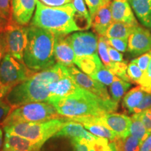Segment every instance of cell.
I'll list each match as a JSON object with an SVG mask.
<instances>
[{"label":"cell","mask_w":151,"mask_h":151,"mask_svg":"<svg viewBox=\"0 0 151 151\" xmlns=\"http://www.w3.org/2000/svg\"><path fill=\"white\" fill-rule=\"evenodd\" d=\"M68 75L67 67L57 63L46 70L35 72L27 80L14 87L6 96L5 101L13 109L32 102H48L50 84Z\"/></svg>","instance_id":"obj_1"},{"label":"cell","mask_w":151,"mask_h":151,"mask_svg":"<svg viewBox=\"0 0 151 151\" xmlns=\"http://www.w3.org/2000/svg\"><path fill=\"white\" fill-rule=\"evenodd\" d=\"M58 113L67 118L83 116H101L118 109V103L101 99L84 88L78 87L73 93L51 103Z\"/></svg>","instance_id":"obj_2"},{"label":"cell","mask_w":151,"mask_h":151,"mask_svg":"<svg viewBox=\"0 0 151 151\" xmlns=\"http://www.w3.org/2000/svg\"><path fill=\"white\" fill-rule=\"evenodd\" d=\"M55 35L30 24L27 26V41L23 60L29 69L38 72L55 65L54 44Z\"/></svg>","instance_id":"obj_3"},{"label":"cell","mask_w":151,"mask_h":151,"mask_svg":"<svg viewBox=\"0 0 151 151\" xmlns=\"http://www.w3.org/2000/svg\"><path fill=\"white\" fill-rule=\"evenodd\" d=\"M75 14L73 2L60 6H50L39 0L31 24L54 35H69L79 30L75 22Z\"/></svg>","instance_id":"obj_4"},{"label":"cell","mask_w":151,"mask_h":151,"mask_svg":"<svg viewBox=\"0 0 151 151\" xmlns=\"http://www.w3.org/2000/svg\"><path fill=\"white\" fill-rule=\"evenodd\" d=\"M68 122L65 117L46 122H20L4 127L5 133L18 135L34 143L44 144Z\"/></svg>","instance_id":"obj_5"},{"label":"cell","mask_w":151,"mask_h":151,"mask_svg":"<svg viewBox=\"0 0 151 151\" xmlns=\"http://www.w3.org/2000/svg\"><path fill=\"white\" fill-rule=\"evenodd\" d=\"M62 118L51 104L39 101L13 109L1 124L4 127L20 122H46Z\"/></svg>","instance_id":"obj_6"},{"label":"cell","mask_w":151,"mask_h":151,"mask_svg":"<svg viewBox=\"0 0 151 151\" xmlns=\"http://www.w3.org/2000/svg\"><path fill=\"white\" fill-rule=\"evenodd\" d=\"M36 71L29 69L23 61L16 59L6 53L0 63V81L11 90L35 74Z\"/></svg>","instance_id":"obj_7"},{"label":"cell","mask_w":151,"mask_h":151,"mask_svg":"<svg viewBox=\"0 0 151 151\" xmlns=\"http://www.w3.org/2000/svg\"><path fill=\"white\" fill-rule=\"evenodd\" d=\"M109 143V139L94 143L78 138L53 136L43 145L40 151H101Z\"/></svg>","instance_id":"obj_8"},{"label":"cell","mask_w":151,"mask_h":151,"mask_svg":"<svg viewBox=\"0 0 151 151\" xmlns=\"http://www.w3.org/2000/svg\"><path fill=\"white\" fill-rule=\"evenodd\" d=\"M6 42L7 53L23 61V55L27 41V26L17 24L12 20L4 31Z\"/></svg>","instance_id":"obj_9"},{"label":"cell","mask_w":151,"mask_h":151,"mask_svg":"<svg viewBox=\"0 0 151 151\" xmlns=\"http://www.w3.org/2000/svg\"><path fill=\"white\" fill-rule=\"evenodd\" d=\"M92 121L104 124L106 127L116 134L118 138H125L129 136L131 125V117L116 113H106L101 116H88Z\"/></svg>","instance_id":"obj_10"},{"label":"cell","mask_w":151,"mask_h":151,"mask_svg":"<svg viewBox=\"0 0 151 151\" xmlns=\"http://www.w3.org/2000/svg\"><path fill=\"white\" fill-rule=\"evenodd\" d=\"M76 58L97 53L98 37L91 32H76L69 35Z\"/></svg>","instance_id":"obj_11"},{"label":"cell","mask_w":151,"mask_h":151,"mask_svg":"<svg viewBox=\"0 0 151 151\" xmlns=\"http://www.w3.org/2000/svg\"><path fill=\"white\" fill-rule=\"evenodd\" d=\"M67 69L69 76L79 87L92 92L103 99H111L104 85L92 79L86 73L81 72L74 65L67 67Z\"/></svg>","instance_id":"obj_12"},{"label":"cell","mask_w":151,"mask_h":151,"mask_svg":"<svg viewBox=\"0 0 151 151\" xmlns=\"http://www.w3.org/2000/svg\"><path fill=\"white\" fill-rule=\"evenodd\" d=\"M127 50L134 56L150 51L151 34L149 30L141 26H137L128 38Z\"/></svg>","instance_id":"obj_13"},{"label":"cell","mask_w":151,"mask_h":151,"mask_svg":"<svg viewBox=\"0 0 151 151\" xmlns=\"http://www.w3.org/2000/svg\"><path fill=\"white\" fill-rule=\"evenodd\" d=\"M54 54L57 63L66 67L74 65L75 53L69 40V35H55Z\"/></svg>","instance_id":"obj_14"},{"label":"cell","mask_w":151,"mask_h":151,"mask_svg":"<svg viewBox=\"0 0 151 151\" xmlns=\"http://www.w3.org/2000/svg\"><path fill=\"white\" fill-rule=\"evenodd\" d=\"M39 0H12V20L17 24L27 26L29 23Z\"/></svg>","instance_id":"obj_15"},{"label":"cell","mask_w":151,"mask_h":151,"mask_svg":"<svg viewBox=\"0 0 151 151\" xmlns=\"http://www.w3.org/2000/svg\"><path fill=\"white\" fill-rule=\"evenodd\" d=\"M54 136H62V137L78 138V139H86L88 141L94 143L102 142L107 139L98 137L92 134L90 132L85 129L82 124L74 121H68L65 126Z\"/></svg>","instance_id":"obj_16"},{"label":"cell","mask_w":151,"mask_h":151,"mask_svg":"<svg viewBox=\"0 0 151 151\" xmlns=\"http://www.w3.org/2000/svg\"><path fill=\"white\" fill-rule=\"evenodd\" d=\"M111 1H107L101 6L91 18V27L98 36H105L107 29L113 22L111 9Z\"/></svg>","instance_id":"obj_17"},{"label":"cell","mask_w":151,"mask_h":151,"mask_svg":"<svg viewBox=\"0 0 151 151\" xmlns=\"http://www.w3.org/2000/svg\"><path fill=\"white\" fill-rule=\"evenodd\" d=\"M78 87L69 74L59 81L51 83L49 86L50 97L48 103L51 104L55 100L62 99L73 93L78 90Z\"/></svg>","instance_id":"obj_18"},{"label":"cell","mask_w":151,"mask_h":151,"mask_svg":"<svg viewBox=\"0 0 151 151\" xmlns=\"http://www.w3.org/2000/svg\"><path fill=\"white\" fill-rule=\"evenodd\" d=\"M43 145L18 135L5 133L3 149L5 151H40Z\"/></svg>","instance_id":"obj_19"},{"label":"cell","mask_w":151,"mask_h":151,"mask_svg":"<svg viewBox=\"0 0 151 151\" xmlns=\"http://www.w3.org/2000/svg\"><path fill=\"white\" fill-rule=\"evenodd\" d=\"M111 9L113 21L139 25L129 0H112Z\"/></svg>","instance_id":"obj_20"},{"label":"cell","mask_w":151,"mask_h":151,"mask_svg":"<svg viewBox=\"0 0 151 151\" xmlns=\"http://www.w3.org/2000/svg\"><path fill=\"white\" fill-rule=\"evenodd\" d=\"M66 119L68 121H74L82 124L83 127L86 129H88L90 133L98 137L105 138L111 141H114L118 138L116 134L114 133L109 128L106 127L104 124L92 121L88 116L78 117V118H66Z\"/></svg>","instance_id":"obj_21"},{"label":"cell","mask_w":151,"mask_h":151,"mask_svg":"<svg viewBox=\"0 0 151 151\" xmlns=\"http://www.w3.org/2000/svg\"><path fill=\"white\" fill-rule=\"evenodd\" d=\"M129 2L141 24L150 28L151 0H129Z\"/></svg>","instance_id":"obj_22"},{"label":"cell","mask_w":151,"mask_h":151,"mask_svg":"<svg viewBox=\"0 0 151 151\" xmlns=\"http://www.w3.org/2000/svg\"><path fill=\"white\" fill-rule=\"evenodd\" d=\"M74 64L78 66L83 73L90 76L97 72L103 66L97 53L80 58L75 57Z\"/></svg>","instance_id":"obj_23"},{"label":"cell","mask_w":151,"mask_h":151,"mask_svg":"<svg viewBox=\"0 0 151 151\" xmlns=\"http://www.w3.org/2000/svg\"><path fill=\"white\" fill-rule=\"evenodd\" d=\"M76 9L75 22L79 30L88 29L92 25V19L90 13L86 9L84 0H73Z\"/></svg>","instance_id":"obj_24"},{"label":"cell","mask_w":151,"mask_h":151,"mask_svg":"<svg viewBox=\"0 0 151 151\" xmlns=\"http://www.w3.org/2000/svg\"><path fill=\"white\" fill-rule=\"evenodd\" d=\"M138 25L125 23L123 22L113 21L107 29L105 37L109 38H116L128 40L129 35Z\"/></svg>","instance_id":"obj_25"},{"label":"cell","mask_w":151,"mask_h":151,"mask_svg":"<svg viewBox=\"0 0 151 151\" xmlns=\"http://www.w3.org/2000/svg\"><path fill=\"white\" fill-rule=\"evenodd\" d=\"M146 92L140 86L135 87L129 90L122 99V107L128 113H133V111L144 97Z\"/></svg>","instance_id":"obj_26"},{"label":"cell","mask_w":151,"mask_h":151,"mask_svg":"<svg viewBox=\"0 0 151 151\" xmlns=\"http://www.w3.org/2000/svg\"><path fill=\"white\" fill-rule=\"evenodd\" d=\"M113 141L116 151H139L143 143L138 138L130 134L125 138H117Z\"/></svg>","instance_id":"obj_27"},{"label":"cell","mask_w":151,"mask_h":151,"mask_svg":"<svg viewBox=\"0 0 151 151\" xmlns=\"http://www.w3.org/2000/svg\"><path fill=\"white\" fill-rule=\"evenodd\" d=\"M132 122L129 128L130 135L138 138L139 140L143 142L147 137L150 135V132L146 129V127L141 120V119L138 117L137 113H134L131 116Z\"/></svg>","instance_id":"obj_28"},{"label":"cell","mask_w":151,"mask_h":151,"mask_svg":"<svg viewBox=\"0 0 151 151\" xmlns=\"http://www.w3.org/2000/svg\"><path fill=\"white\" fill-rule=\"evenodd\" d=\"M130 87H131V83L129 82L122 80L119 77L116 76V79L110 87V92L111 97H112L111 99L116 102L118 103L122 96L127 91Z\"/></svg>","instance_id":"obj_29"},{"label":"cell","mask_w":151,"mask_h":151,"mask_svg":"<svg viewBox=\"0 0 151 151\" xmlns=\"http://www.w3.org/2000/svg\"><path fill=\"white\" fill-rule=\"evenodd\" d=\"M12 0H0V32H4L6 26L12 21Z\"/></svg>","instance_id":"obj_30"},{"label":"cell","mask_w":151,"mask_h":151,"mask_svg":"<svg viewBox=\"0 0 151 151\" xmlns=\"http://www.w3.org/2000/svg\"><path fill=\"white\" fill-rule=\"evenodd\" d=\"M109 43L107 42V38L105 36H99L98 37L97 50L101 62L107 69L109 70L113 67L114 62L111 61L108 52Z\"/></svg>","instance_id":"obj_31"},{"label":"cell","mask_w":151,"mask_h":151,"mask_svg":"<svg viewBox=\"0 0 151 151\" xmlns=\"http://www.w3.org/2000/svg\"><path fill=\"white\" fill-rule=\"evenodd\" d=\"M90 77L94 80L99 81L104 86H108L113 83L116 78V76H115L112 71L107 69L104 65H103L97 72L90 76Z\"/></svg>","instance_id":"obj_32"},{"label":"cell","mask_w":151,"mask_h":151,"mask_svg":"<svg viewBox=\"0 0 151 151\" xmlns=\"http://www.w3.org/2000/svg\"><path fill=\"white\" fill-rule=\"evenodd\" d=\"M127 73L132 83H137L142 76L143 72L135 62L131 61L127 66Z\"/></svg>","instance_id":"obj_33"},{"label":"cell","mask_w":151,"mask_h":151,"mask_svg":"<svg viewBox=\"0 0 151 151\" xmlns=\"http://www.w3.org/2000/svg\"><path fill=\"white\" fill-rule=\"evenodd\" d=\"M137 84L146 92H151V59L146 71H144Z\"/></svg>","instance_id":"obj_34"},{"label":"cell","mask_w":151,"mask_h":151,"mask_svg":"<svg viewBox=\"0 0 151 151\" xmlns=\"http://www.w3.org/2000/svg\"><path fill=\"white\" fill-rule=\"evenodd\" d=\"M107 38V37H106ZM107 42L109 46L116 49L118 51L124 52L127 48V40L122 39H116V38H107Z\"/></svg>","instance_id":"obj_35"},{"label":"cell","mask_w":151,"mask_h":151,"mask_svg":"<svg viewBox=\"0 0 151 151\" xmlns=\"http://www.w3.org/2000/svg\"><path fill=\"white\" fill-rule=\"evenodd\" d=\"M150 59H151V50L149 52H146V53L143 54L142 55L139 57V58H136V59L132 60V61L135 62V63L139 66V67L143 71V72H144V71H146L147 68L148 67L149 62H150Z\"/></svg>","instance_id":"obj_36"},{"label":"cell","mask_w":151,"mask_h":151,"mask_svg":"<svg viewBox=\"0 0 151 151\" xmlns=\"http://www.w3.org/2000/svg\"><path fill=\"white\" fill-rule=\"evenodd\" d=\"M84 1L89 9V13L92 18L101 6L107 1H112V0H84Z\"/></svg>","instance_id":"obj_37"},{"label":"cell","mask_w":151,"mask_h":151,"mask_svg":"<svg viewBox=\"0 0 151 151\" xmlns=\"http://www.w3.org/2000/svg\"><path fill=\"white\" fill-rule=\"evenodd\" d=\"M150 108H151V92H146L139 104L134 109L133 113H141Z\"/></svg>","instance_id":"obj_38"},{"label":"cell","mask_w":151,"mask_h":151,"mask_svg":"<svg viewBox=\"0 0 151 151\" xmlns=\"http://www.w3.org/2000/svg\"><path fill=\"white\" fill-rule=\"evenodd\" d=\"M137 115L141 119L146 129L151 133V108L137 113Z\"/></svg>","instance_id":"obj_39"},{"label":"cell","mask_w":151,"mask_h":151,"mask_svg":"<svg viewBox=\"0 0 151 151\" xmlns=\"http://www.w3.org/2000/svg\"><path fill=\"white\" fill-rule=\"evenodd\" d=\"M12 109V107L6 101L0 99V124H1V122L8 116Z\"/></svg>","instance_id":"obj_40"},{"label":"cell","mask_w":151,"mask_h":151,"mask_svg":"<svg viewBox=\"0 0 151 151\" xmlns=\"http://www.w3.org/2000/svg\"><path fill=\"white\" fill-rule=\"evenodd\" d=\"M108 52L111 61L115 62H124L123 55H122L121 52H120V51L117 50L116 49L113 48V47L109 46V45L108 46Z\"/></svg>","instance_id":"obj_41"},{"label":"cell","mask_w":151,"mask_h":151,"mask_svg":"<svg viewBox=\"0 0 151 151\" xmlns=\"http://www.w3.org/2000/svg\"><path fill=\"white\" fill-rule=\"evenodd\" d=\"M43 4L50 6H60L73 2V0H39Z\"/></svg>","instance_id":"obj_42"},{"label":"cell","mask_w":151,"mask_h":151,"mask_svg":"<svg viewBox=\"0 0 151 151\" xmlns=\"http://www.w3.org/2000/svg\"><path fill=\"white\" fill-rule=\"evenodd\" d=\"M7 53L6 42L5 35L4 32H0V63Z\"/></svg>","instance_id":"obj_43"},{"label":"cell","mask_w":151,"mask_h":151,"mask_svg":"<svg viewBox=\"0 0 151 151\" xmlns=\"http://www.w3.org/2000/svg\"><path fill=\"white\" fill-rule=\"evenodd\" d=\"M139 151H151V133L143 142Z\"/></svg>","instance_id":"obj_44"},{"label":"cell","mask_w":151,"mask_h":151,"mask_svg":"<svg viewBox=\"0 0 151 151\" xmlns=\"http://www.w3.org/2000/svg\"><path fill=\"white\" fill-rule=\"evenodd\" d=\"M10 90V89L4 86L0 81V99H2L4 97H6V96L7 95Z\"/></svg>","instance_id":"obj_45"},{"label":"cell","mask_w":151,"mask_h":151,"mask_svg":"<svg viewBox=\"0 0 151 151\" xmlns=\"http://www.w3.org/2000/svg\"><path fill=\"white\" fill-rule=\"evenodd\" d=\"M101 151H116V146H115V143L113 141H111L109 142V145L104 149H103Z\"/></svg>","instance_id":"obj_46"},{"label":"cell","mask_w":151,"mask_h":151,"mask_svg":"<svg viewBox=\"0 0 151 151\" xmlns=\"http://www.w3.org/2000/svg\"><path fill=\"white\" fill-rule=\"evenodd\" d=\"M3 144V132L2 129L0 128V150H1V147H2Z\"/></svg>","instance_id":"obj_47"},{"label":"cell","mask_w":151,"mask_h":151,"mask_svg":"<svg viewBox=\"0 0 151 151\" xmlns=\"http://www.w3.org/2000/svg\"><path fill=\"white\" fill-rule=\"evenodd\" d=\"M0 151H5V150H4V149L2 148V149H1V150H0Z\"/></svg>","instance_id":"obj_48"}]
</instances>
